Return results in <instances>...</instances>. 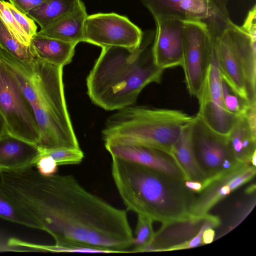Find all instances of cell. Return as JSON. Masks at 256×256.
I'll use <instances>...</instances> for the list:
<instances>
[{"label":"cell","mask_w":256,"mask_h":256,"mask_svg":"<svg viewBox=\"0 0 256 256\" xmlns=\"http://www.w3.org/2000/svg\"><path fill=\"white\" fill-rule=\"evenodd\" d=\"M0 187L54 238L55 244L128 252L134 234L127 211L85 188L70 174L46 176L30 168L0 173Z\"/></svg>","instance_id":"obj_1"},{"label":"cell","mask_w":256,"mask_h":256,"mask_svg":"<svg viewBox=\"0 0 256 256\" xmlns=\"http://www.w3.org/2000/svg\"><path fill=\"white\" fill-rule=\"evenodd\" d=\"M155 33L144 32L135 48H102L86 78L87 93L92 103L106 110H118L134 104L148 84L160 82L164 70L154 61Z\"/></svg>","instance_id":"obj_2"},{"label":"cell","mask_w":256,"mask_h":256,"mask_svg":"<svg viewBox=\"0 0 256 256\" xmlns=\"http://www.w3.org/2000/svg\"><path fill=\"white\" fill-rule=\"evenodd\" d=\"M0 58L15 76L32 110L40 132L38 146L80 148L64 96L63 67L36 57L24 64L0 46Z\"/></svg>","instance_id":"obj_3"},{"label":"cell","mask_w":256,"mask_h":256,"mask_svg":"<svg viewBox=\"0 0 256 256\" xmlns=\"http://www.w3.org/2000/svg\"><path fill=\"white\" fill-rule=\"evenodd\" d=\"M112 176L126 211L165 224L189 218L196 194L184 180L136 162L112 157Z\"/></svg>","instance_id":"obj_4"},{"label":"cell","mask_w":256,"mask_h":256,"mask_svg":"<svg viewBox=\"0 0 256 256\" xmlns=\"http://www.w3.org/2000/svg\"><path fill=\"white\" fill-rule=\"evenodd\" d=\"M194 117L180 110L133 104L107 118L102 137L104 141L128 140L171 154L182 130Z\"/></svg>","instance_id":"obj_5"},{"label":"cell","mask_w":256,"mask_h":256,"mask_svg":"<svg viewBox=\"0 0 256 256\" xmlns=\"http://www.w3.org/2000/svg\"><path fill=\"white\" fill-rule=\"evenodd\" d=\"M211 38L223 80L241 98L256 104V36L232 22L220 36Z\"/></svg>","instance_id":"obj_6"},{"label":"cell","mask_w":256,"mask_h":256,"mask_svg":"<svg viewBox=\"0 0 256 256\" xmlns=\"http://www.w3.org/2000/svg\"><path fill=\"white\" fill-rule=\"evenodd\" d=\"M212 42L206 24L194 20H184L182 67L189 94L201 98L212 60Z\"/></svg>","instance_id":"obj_7"},{"label":"cell","mask_w":256,"mask_h":256,"mask_svg":"<svg viewBox=\"0 0 256 256\" xmlns=\"http://www.w3.org/2000/svg\"><path fill=\"white\" fill-rule=\"evenodd\" d=\"M0 113L9 134L38 146L40 132L18 80L0 58Z\"/></svg>","instance_id":"obj_8"},{"label":"cell","mask_w":256,"mask_h":256,"mask_svg":"<svg viewBox=\"0 0 256 256\" xmlns=\"http://www.w3.org/2000/svg\"><path fill=\"white\" fill-rule=\"evenodd\" d=\"M193 148L198 163L206 178H211L240 165L233 156L226 136L210 128L198 114L192 121Z\"/></svg>","instance_id":"obj_9"},{"label":"cell","mask_w":256,"mask_h":256,"mask_svg":"<svg viewBox=\"0 0 256 256\" xmlns=\"http://www.w3.org/2000/svg\"><path fill=\"white\" fill-rule=\"evenodd\" d=\"M144 32L127 17L118 14L98 13L87 16L82 41L102 48L120 46L135 48Z\"/></svg>","instance_id":"obj_10"},{"label":"cell","mask_w":256,"mask_h":256,"mask_svg":"<svg viewBox=\"0 0 256 256\" xmlns=\"http://www.w3.org/2000/svg\"><path fill=\"white\" fill-rule=\"evenodd\" d=\"M220 218L212 214L202 218L189 217L185 220L162 224L155 232L154 238L139 252H166L186 250L199 246L196 237L209 228H215Z\"/></svg>","instance_id":"obj_11"},{"label":"cell","mask_w":256,"mask_h":256,"mask_svg":"<svg viewBox=\"0 0 256 256\" xmlns=\"http://www.w3.org/2000/svg\"><path fill=\"white\" fill-rule=\"evenodd\" d=\"M256 166L242 163L236 168L202 181L203 189L196 194L189 210V217L202 218L232 192L252 179Z\"/></svg>","instance_id":"obj_12"},{"label":"cell","mask_w":256,"mask_h":256,"mask_svg":"<svg viewBox=\"0 0 256 256\" xmlns=\"http://www.w3.org/2000/svg\"><path fill=\"white\" fill-rule=\"evenodd\" d=\"M211 62L205 88L198 101L197 114L212 130L226 136L238 117L226 110L222 96V78L218 68L214 42Z\"/></svg>","instance_id":"obj_13"},{"label":"cell","mask_w":256,"mask_h":256,"mask_svg":"<svg viewBox=\"0 0 256 256\" xmlns=\"http://www.w3.org/2000/svg\"><path fill=\"white\" fill-rule=\"evenodd\" d=\"M156 30L152 45L154 64L165 70L182 66L184 20L174 16L154 18Z\"/></svg>","instance_id":"obj_14"},{"label":"cell","mask_w":256,"mask_h":256,"mask_svg":"<svg viewBox=\"0 0 256 256\" xmlns=\"http://www.w3.org/2000/svg\"><path fill=\"white\" fill-rule=\"evenodd\" d=\"M104 146L112 157L148 166L184 180V176L172 156L166 152L132 141L112 138Z\"/></svg>","instance_id":"obj_15"},{"label":"cell","mask_w":256,"mask_h":256,"mask_svg":"<svg viewBox=\"0 0 256 256\" xmlns=\"http://www.w3.org/2000/svg\"><path fill=\"white\" fill-rule=\"evenodd\" d=\"M39 148L8 132L0 136V173L15 172L36 165Z\"/></svg>","instance_id":"obj_16"},{"label":"cell","mask_w":256,"mask_h":256,"mask_svg":"<svg viewBox=\"0 0 256 256\" xmlns=\"http://www.w3.org/2000/svg\"><path fill=\"white\" fill-rule=\"evenodd\" d=\"M226 138L238 162L256 166V108L238 118Z\"/></svg>","instance_id":"obj_17"},{"label":"cell","mask_w":256,"mask_h":256,"mask_svg":"<svg viewBox=\"0 0 256 256\" xmlns=\"http://www.w3.org/2000/svg\"><path fill=\"white\" fill-rule=\"evenodd\" d=\"M87 16L85 6L80 0L73 11L40 29L36 34L78 44L82 41Z\"/></svg>","instance_id":"obj_18"},{"label":"cell","mask_w":256,"mask_h":256,"mask_svg":"<svg viewBox=\"0 0 256 256\" xmlns=\"http://www.w3.org/2000/svg\"><path fill=\"white\" fill-rule=\"evenodd\" d=\"M192 121L182 130L172 148L171 155L182 170L184 180L202 182L206 177L198 163L194 152L192 136Z\"/></svg>","instance_id":"obj_19"},{"label":"cell","mask_w":256,"mask_h":256,"mask_svg":"<svg viewBox=\"0 0 256 256\" xmlns=\"http://www.w3.org/2000/svg\"><path fill=\"white\" fill-rule=\"evenodd\" d=\"M76 45V44L38 34L32 38L30 42L36 57L50 64L62 67L70 63Z\"/></svg>","instance_id":"obj_20"},{"label":"cell","mask_w":256,"mask_h":256,"mask_svg":"<svg viewBox=\"0 0 256 256\" xmlns=\"http://www.w3.org/2000/svg\"><path fill=\"white\" fill-rule=\"evenodd\" d=\"M80 0H47L26 14L44 28L73 11Z\"/></svg>","instance_id":"obj_21"},{"label":"cell","mask_w":256,"mask_h":256,"mask_svg":"<svg viewBox=\"0 0 256 256\" xmlns=\"http://www.w3.org/2000/svg\"><path fill=\"white\" fill-rule=\"evenodd\" d=\"M0 218L27 227L40 230L38 224L16 204L0 187Z\"/></svg>","instance_id":"obj_22"},{"label":"cell","mask_w":256,"mask_h":256,"mask_svg":"<svg viewBox=\"0 0 256 256\" xmlns=\"http://www.w3.org/2000/svg\"><path fill=\"white\" fill-rule=\"evenodd\" d=\"M0 46L24 64L30 63L35 55L31 46L21 44L9 32L0 18Z\"/></svg>","instance_id":"obj_23"},{"label":"cell","mask_w":256,"mask_h":256,"mask_svg":"<svg viewBox=\"0 0 256 256\" xmlns=\"http://www.w3.org/2000/svg\"><path fill=\"white\" fill-rule=\"evenodd\" d=\"M136 225L134 235V248L130 252H136L148 244L154 238L155 232L153 228L154 220L142 214H138Z\"/></svg>","instance_id":"obj_24"},{"label":"cell","mask_w":256,"mask_h":256,"mask_svg":"<svg viewBox=\"0 0 256 256\" xmlns=\"http://www.w3.org/2000/svg\"><path fill=\"white\" fill-rule=\"evenodd\" d=\"M222 90L224 108L228 112L234 116L245 115L252 106L256 104H251L235 93L223 79Z\"/></svg>","instance_id":"obj_25"},{"label":"cell","mask_w":256,"mask_h":256,"mask_svg":"<svg viewBox=\"0 0 256 256\" xmlns=\"http://www.w3.org/2000/svg\"><path fill=\"white\" fill-rule=\"evenodd\" d=\"M40 156L44 155L52 156L58 166L77 164L80 163L84 158V154L80 148L60 147L46 150L40 149Z\"/></svg>","instance_id":"obj_26"},{"label":"cell","mask_w":256,"mask_h":256,"mask_svg":"<svg viewBox=\"0 0 256 256\" xmlns=\"http://www.w3.org/2000/svg\"><path fill=\"white\" fill-rule=\"evenodd\" d=\"M0 18L16 40L26 46H30L32 38L16 22L11 12L5 5L4 0H0Z\"/></svg>","instance_id":"obj_27"},{"label":"cell","mask_w":256,"mask_h":256,"mask_svg":"<svg viewBox=\"0 0 256 256\" xmlns=\"http://www.w3.org/2000/svg\"><path fill=\"white\" fill-rule=\"evenodd\" d=\"M181 0H141L154 18L166 16H174L181 18L178 12V4Z\"/></svg>","instance_id":"obj_28"},{"label":"cell","mask_w":256,"mask_h":256,"mask_svg":"<svg viewBox=\"0 0 256 256\" xmlns=\"http://www.w3.org/2000/svg\"><path fill=\"white\" fill-rule=\"evenodd\" d=\"M32 247L40 251L54 252L110 253L108 250L98 248L81 245H32Z\"/></svg>","instance_id":"obj_29"},{"label":"cell","mask_w":256,"mask_h":256,"mask_svg":"<svg viewBox=\"0 0 256 256\" xmlns=\"http://www.w3.org/2000/svg\"><path fill=\"white\" fill-rule=\"evenodd\" d=\"M4 3L12 13L16 22L31 38L36 34L38 26L32 19L21 12L9 2L4 0Z\"/></svg>","instance_id":"obj_30"},{"label":"cell","mask_w":256,"mask_h":256,"mask_svg":"<svg viewBox=\"0 0 256 256\" xmlns=\"http://www.w3.org/2000/svg\"><path fill=\"white\" fill-rule=\"evenodd\" d=\"M36 166L38 172L46 176L55 174L58 169V165L55 160L47 155L41 156Z\"/></svg>","instance_id":"obj_31"},{"label":"cell","mask_w":256,"mask_h":256,"mask_svg":"<svg viewBox=\"0 0 256 256\" xmlns=\"http://www.w3.org/2000/svg\"><path fill=\"white\" fill-rule=\"evenodd\" d=\"M47 0H8L19 11L27 14L31 10L40 6Z\"/></svg>","instance_id":"obj_32"},{"label":"cell","mask_w":256,"mask_h":256,"mask_svg":"<svg viewBox=\"0 0 256 256\" xmlns=\"http://www.w3.org/2000/svg\"><path fill=\"white\" fill-rule=\"evenodd\" d=\"M184 184L188 190L195 194L200 193L203 189L202 181L186 180H184Z\"/></svg>","instance_id":"obj_33"},{"label":"cell","mask_w":256,"mask_h":256,"mask_svg":"<svg viewBox=\"0 0 256 256\" xmlns=\"http://www.w3.org/2000/svg\"><path fill=\"white\" fill-rule=\"evenodd\" d=\"M215 236L216 232L214 228H209L206 229L203 234L202 245L210 244L212 242Z\"/></svg>","instance_id":"obj_34"},{"label":"cell","mask_w":256,"mask_h":256,"mask_svg":"<svg viewBox=\"0 0 256 256\" xmlns=\"http://www.w3.org/2000/svg\"><path fill=\"white\" fill-rule=\"evenodd\" d=\"M8 132L5 120L0 113V136Z\"/></svg>","instance_id":"obj_35"}]
</instances>
